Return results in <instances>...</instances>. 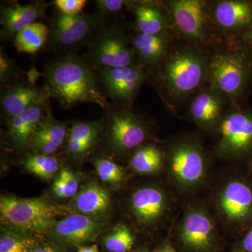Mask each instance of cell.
Segmentation results:
<instances>
[{"instance_id":"obj_1","label":"cell","mask_w":252,"mask_h":252,"mask_svg":"<svg viewBox=\"0 0 252 252\" xmlns=\"http://www.w3.org/2000/svg\"><path fill=\"white\" fill-rule=\"evenodd\" d=\"M210 48L176 39L161 64L149 75L167 107L177 109L207 85Z\"/></svg>"},{"instance_id":"obj_2","label":"cell","mask_w":252,"mask_h":252,"mask_svg":"<svg viewBox=\"0 0 252 252\" xmlns=\"http://www.w3.org/2000/svg\"><path fill=\"white\" fill-rule=\"evenodd\" d=\"M43 77L51 98L66 110L81 103L95 104L103 109L108 103L95 69L75 53L51 61Z\"/></svg>"},{"instance_id":"obj_3","label":"cell","mask_w":252,"mask_h":252,"mask_svg":"<svg viewBox=\"0 0 252 252\" xmlns=\"http://www.w3.org/2000/svg\"><path fill=\"white\" fill-rule=\"evenodd\" d=\"M207 85L241 104L251 94L252 52L221 44L212 51Z\"/></svg>"},{"instance_id":"obj_4","label":"cell","mask_w":252,"mask_h":252,"mask_svg":"<svg viewBox=\"0 0 252 252\" xmlns=\"http://www.w3.org/2000/svg\"><path fill=\"white\" fill-rule=\"evenodd\" d=\"M102 110V133L109 150L125 154L145 143L150 135V124L137 109L108 102Z\"/></svg>"},{"instance_id":"obj_5","label":"cell","mask_w":252,"mask_h":252,"mask_svg":"<svg viewBox=\"0 0 252 252\" xmlns=\"http://www.w3.org/2000/svg\"><path fill=\"white\" fill-rule=\"evenodd\" d=\"M172 20L176 38L210 48L221 45L212 26L210 1L172 0L164 1Z\"/></svg>"},{"instance_id":"obj_6","label":"cell","mask_w":252,"mask_h":252,"mask_svg":"<svg viewBox=\"0 0 252 252\" xmlns=\"http://www.w3.org/2000/svg\"><path fill=\"white\" fill-rule=\"evenodd\" d=\"M104 20L97 12L69 16L57 11L50 18L49 37L45 47L69 53L79 46L88 45L103 27Z\"/></svg>"},{"instance_id":"obj_7","label":"cell","mask_w":252,"mask_h":252,"mask_svg":"<svg viewBox=\"0 0 252 252\" xmlns=\"http://www.w3.org/2000/svg\"><path fill=\"white\" fill-rule=\"evenodd\" d=\"M84 59L94 69L139 65L130 37L117 24L104 26L97 32Z\"/></svg>"},{"instance_id":"obj_8","label":"cell","mask_w":252,"mask_h":252,"mask_svg":"<svg viewBox=\"0 0 252 252\" xmlns=\"http://www.w3.org/2000/svg\"><path fill=\"white\" fill-rule=\"evenodd\" d=\"M67 212L64 207L42 198L2 196L0 199L1 220L25 230L44 231L52 225L56 217Z\"/></svg>"},{"instance_id":"obj_9","label":"cell","mask_w":252,"mask_h":252,"mask_svg":"<svg viewBox=\"0 0 252 252\" xmlns=\"http://www.w3.org/2000/svg\"><path fill=\"white\" fill-rule=\"evenodd\" d=\"M95 70L107 98L126 108L134 107L139 91L149 78L148 72L140 65L100 67Z\"/></svg>"},{"instance_id":"obj_10","label":"cell","mask_w":252,"mask_h":252,"mask_svg":"<svg viewBox=\"0 0 252 252\" xmlns=\"http://www.w3.org/2000/svg\"><path fill=\"white\" fill-rule=\"evenodd\" d=\"M241 104H230L217 127L223 153L243 156L252 152V109Z\"/></svg>"},{"instance_id":"obj_11","label":"cell","mask_w":252,"mask_h":252,"mask_svg":"<svg viewBox=\"0 0 252 252\" xmlns=\"http://www.w3.org/2000/svg\"><path fill=\"white\" fill-rule=\"evenodd\" d=\"M212 26L222 44L252 25V0L210 1Z\"/></svg>"},{"instance_id":"obj_12","label":"cell","mask_w":252,"mask_h":252,"mask_svg":"<svg viewBox=\"0 0 252 252\" xmlns=\"http://www.w3.org/2000/svg\"><path fill=\"white\" fill-rule=\"evenodd\" d=\"M49 91L45 86L38 87L26 78L1 89L0 107L1 115L9 122L28 109L50 100Z\"/></svg>"},{"instance_id":"obj_13","label":"cell","mask_w":252,"mask_h":252,"mask_svg":"<svg viewBox=\"0 0 252 252\" xmlns=\"http://www.w3.org/2000/svg\"><path fill=\"white\" fill-rule=\"evenodd\" d=\"M233 104L220 91L205 86L189 102V116L203 127H218L225 111Z\"/></svg>"},{"instance_id":"obj_14","label":"cell","mask_w":252,"mask_h":252,"mask_svg":"<svg viewBox=\"0 0 252 252\" xmlns=\"http://www.w3.org/2000/svg\"><path fill=\"white\" fill-rule=\"evenodd\" d=\"M129 37L139 65L147 71L149 75L161 64L177 39L173 31L157 35H147L135 32Z\"/></svg>"},{"instance_id":"obj_15","label":"cell","mask_w":252,"mask_h":252,"mask_svg":"<svg viewBox=\"0 0 252 252\" xmlns=\"http://www.w3.org/2000/svg\"><path fill=\"white\" fill-rule=\"evenodd\" d=\"M51 4L54 3L35 1L25 5L15 2L3 5L0 9L1 37L14 39L20 31L42 18Z\"/></svg>"},{"instance_id":"obj_16","label":"cell","mask_w":252,"mask_h":252,"mask_svg":"<svg viewBox=\"0 0 252 252\" xmlns=\"http://www.w3.org/2000/svg\"><path fill=\"white\" fill-rule=\"evenodd\" d=\"M169 161L174 175L182 183H196L203 176V154L195 143L181 142L175 146L169 154Z\"/></svg>"},{"instance_id":"obj_17","label":"cell","mask_w":252,"mask_h":252,"mask_svg":"<svg viewBox=\"0 0 252 252\" xmlns=\"http://www.w3.org/2000/svg\"><path fill=\"white\" fill-rule=\"evenodd\" d=\"M127 8L135 16L136 32L147 35H157L172 31L171 17L164 3L129 1Z\"/></svg>"},{"instance_id":"obj_18","label":"cell","mask_w":252,"mask_h":252,"mask_svg":"<svg viewBox=\"0 0 252 252\" xmlns=\"http://www.w3.org/2000/svg\"><path fill=\"white\" fill-rule=\"evenodd\" d=\"M51 112L50 100L36 104L8 122L7 137L16 148L28 147L31 137Z\"/></svg>"},{"instance_id":"obj_19","label":"cell","mask_w":252,"mask_h":252,"mask_svg":"<svg viewBox=\"0 0 252 252\" xmlns=\"http://www.w3.org/2000/svg\"><path fill=\"white\" fill-rule=\"evenodd\" d=\"M103 225L82 214H72L55 225V233L63 241L79 245L91 241L99 234Z\"/></svg>"},{"instance_id":"obj_20","label":"cell","mask_w":252,"mask_h":252,"mask_svg":"<svg viewBox=\"0 0 252 252\" xmlns=\"http://www.w3.org/2000/svg\"><path fill=\"white\" fill-rule=\"evenodd\" d=\"M102 132V119L73 122L65 142L67 153L74 158L85 157L100 140Z\"/></svg>"},{"instance_id":"obj_21","label":"cell","mask_w":252,"mask_h":252,"mask_svg":"<svg viewBox=\"0 0 252 252\" xmlns=\"http://www.w3.org/2000/svg\"><path fill=\"white\" fill-rule=\"evenodd\" d=\"M67 132V124L55 119L51 112L31 137L28 147L35 153L54 155L65 144Z\"/></svg>"},{"instance_id":"obj_22","label":"cell","mask_w":252,"mask_h":252,"mask_svg":"<svg viewBox=\"0 0 252 252\" xmlns=\"http://www.w3.org/2000/svg\"><path fill=\"white\" fill-rule=\"evenodd\" d=\"M220 202L228 218L235 221H245L252 214V189L240 181L230 182L223 190Z\"/></svg>"},{"instance_id":"obj_23","label":"cell","mask_w":252,"mask_h":252,"mask_svg":"<svg viewBox=\"0 0 252 252\" xmlns=\"http://www.w3.org/2000/svg\"><path fill=\"white\" fill-rule=\"evenodd\" d=\"M131 207L137 220L149 224L161 216L165 207V196L161 190L154 187L140 189L132 195Z\"/></svg>"},{"instance_id":"obj_24","label":"cell","mask_w":252,"mask_h":252,"mask_svg":"<svg viewBox=\"0 0 252 252\" xmlns=\"http://www.w3.org/2000/svg\"><path fill=\"white\" fill-rule=\"evenodd\" d=\"M213 230L212 221L203 212H192L185 219L182 240L189 248L205 250L211 244Z\"/></svg>"},{"instance_id":"obj_25","label":"cell","mask_w":252,"mask_h":252,"mask_svg":"<svg viewBox=\"0 0 252 252\" xmlns=\"http://www.w3.org/2000/svg\"><path fill=\"white\" fill-rule=\"evenodd\" d=\"M74 207L84 215H102L108 212L111 206L109 193L95 182L84 186L76 195Z\"/></svg>"},{"instance_id":"obj_26","label":"cell","mask_w":252,"mask_h":252,"mask_svg":"<svg viewBox=\"0 0 252 252\" xmlns=\"http://www.w3.org/2000/svg\"><path fill=\"white\" fill-rule=\"evenodd\" d=\"M49 34V26L40 22L32 23L14 36L15 47L18 52L34 54L46 46Z\"/></svg>"},{"instance_id":"obj_27","label":"cell","mask_w":252,"mask_h":252,"mask_svg":"<svg viewBox=\"0 0 252 252\" xmlns=\"http://www.w3.org/2000/svg\"><path fill=\"white\" fill-rule=\"evenodd\" d=\"M162 162L161 150L153 144H143L135 149L130 159L132 168L141 174H151L158 171L162 166Z\"/></svg>"},{"instance_id":"obj_28","label":"cell","mask_w":252,"mask_h":252,"mask_svg":"<svg viewBox=\"0 0 252 252\" xmlns=\"http://www.w3.org/2000/svg\"><path fill=\"white\" fill-rule=\"evenodd\" d=\"M59 166V160L53 155L35 153L28 156L24 160V167L28 171L46 180L52 178Z\"/></svg>"},{"instance_id":"obj_29","label":"cell","mask_w":252,"mask_h":252,"mask_svg":"<svg viewBox=\"0 0 252 252\" xmlns=\"http://www.w3.org/2000/svg\"><path fill=\"white\" fill-rule=\"evenodd\" d=\"M133 235L124 225L117 227L104 238V245L109 252H126L133 246Z\"/></svg>"},{"instance_id":"obj_30","label":"cell","mask_w":252,"mask_h":252,"mask_svg":"<svg viewBox=\"0 0 252 252\" xmlns=\"http://www.w3.org/2000/svg\"><path fill=\"white\" fill-rule=\"evenodd\" d=\"M79 184L75 176L67 169H63L55 181L53 191L59 198H69L76 196Z\"/></svg>"},{"instance_id":"obj_31","label":"cell","mask_w":252,"mask_h":252,"mask_svg":"<svg viewBox=\"0 0 252 252\" xmlns=\"http://www.w3.org/2000/svg\"><path fill=\"white\" fill-rule=\"evenodd\" d=\"M34 244L30 237L6 233L0 238V252H30Z\"/></svg>"},{"instance_id":"obj_32","label":"cell","mask_w":252,"mask_h":252,"mask_svg":"<svg viewBox=\"0 0 252 252\" xmlns=\"http://www.w3.org/2000/svg\"><path fill=\"white\" fill-rule=\"evenodd\" d=\"M94 167L101 180L109 184H117L124 180V170L117 163L109 159L97 158Z\"/></svg>"},{"instance_id":"obj_33","label":"cell","mask_w":252,"mask_h":252,"mask_svg":"<svg viewBox=\"0 0 252 252\" xmlns=\"http://www.w3.org/2000/svg\"><path fill=\"white\" fill-rule=\"evenodd\" d=\"M23 79L21 71L14 61L2 51L0 54V83L1 89L6 87Z\"/></svg>"},{"instance_id":"obj_34","label":"cell","mask_w":252,"mask_h":252,"mask_svg":"<svg viewBox=\"0 0 252 252\" xmlns=\"http://www.w3.org/2000/svg\"><path fill=\"white\" fill-rule=\"evenodd\" d=\"M97 12L104 18L108 15L119 14L124 7H127L129 1L125 0H98L95 1Z\"/></svg>"},{"instance_id":"obj_35","label":"cell","mask_w":252,"mask_h":252,"mask_svg":"<svg viewBox=\"0 0 252 252\" xmlns=\"http://www.w3.org/2000/svg\"><path fill=\"white\" fill-rule=\"evenodd\" d=\"M60 12L69 16L81 14L87 1L86 0H56L53 1Z\"/></svg>"},{"instance_id":"obj_36","label":"cell","mask_w":252,"mask_h":252,"mask_svg":"<svg viewBox=\"0 0 252 252\" xmlns=\"http://www.w3.org/2000/svg\"><path fill=\"white\" fill-rule=\"evenodd\" d=\"M223 44L236 49L247 50L252 52V25L238 35L225 41Z\"/></svg>"},{"instance_id":"obj_37","label":"cell","mask_w":252,"mask_h":252,"mask_svg":"<svg viewBox=\"0 0 252 252\" xmlns=\"http://www.w3.org/2000/svg\"><path fill=\"white\" fill-rule=\"evenodd\" d=\"M25 74H26V79L34 85H36L35 81L37 80L38 78L41 77V75L43 76V73L38 72L37 69H34V68H32L27 72H25Z\"/></svg>"},{"instance_id":"obj_38","label":"cell","mask_w":252,"mask_h":252,"mask_svg":"<svg viewBox=\"0 0 252 252\" xmlns=\"http://www.w3.org/2000/svg\"><path fill=\"white\" fill-rule=\"evenodd\" d=\"M243 248L245 251L248 252H252V227L248 234L243 239Z\"/></svg>"},{"instance_id":"obj_39","label":"cell","mask_w":252,"mask_h":252,"mask_svg":"<svg viewBox=\"0 0 252 252\" xmlns=\"http://www.w3.org/2000/svg\"><path fill=\"white\" fill-rule=\"evenodd\" d=\"M77 252H99L98 248L96 245L92 246L82 247L78 250Z\"/></svg>"},{"instance_id":"obj_40","label":"cell","mask_w":252,"mask_h":252,"mask_svg":"<svg viewBox=\"0 0 252 252\" xmlns=\"http://www.w3.org/2000/svg\"><path fill=\"white\" fill-rule=\"evenodd\" d=\"M31 252H57L55 251L54 249L48 246L40 247L34 249Z\"/></svg>"},{"instance_id":"obj_41","label":"cell","mask_w":252,"mask_h":252,"mask_svg":"<svg viewBox=\"0 0 252 252\" xmlns=\"http://www.w3.org/2000/svg\"><path fill=\"white\" fill-rule=\"evenodd\" d=\"M157 252H175V251L171 248V247L165 246Z\"/></svg>"},{"instance_id":"obj_42","label":"cell","mask_w":252,"mask_h":252,"mask_svg":"<svg viewBox=\"0 0 252 252\" xmlns=\"http://www.w3.org/2000/svg\"></svg>"},{"instance_id":"obj_43","label":"cell","mask_w":252,"mask_h":252,"mask_svg":"<svg viewBox=\"0 0 252 252\" xmlns=\"http://www.w3.org/2000/svg\"></svg>"}]
</instances>
